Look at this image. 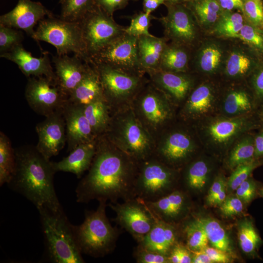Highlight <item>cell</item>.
<instances>
[{"label": "cell", "mask_w": 263, "mask_h": 263, "mask_svg": "<svg viewBox=\"0 0 263 263\" xmlns=\"http://www.w3.org/2000/svg\"><path fill=\"white\" fill-rule=\"evenodd\" d=\"M76 55L52 56L55 68L56 83L68 97L85 77L89 63Z\"/></svg>", "instance_id": "2e32d148"}, {"label": "cell", "mask_w": 263, "mask_h": 263, "mask_svg": "<svg viewBox=\"0 0 263 263\" xmlns=\"http://www.w3.org/2000/svg\"><path fill=\"white\" fill-rule=\"evenodd\" d=\"M165 4L168 14L161 20L166 35L179 43L192 42L196 37V28L191 11L184 3Z\"/></svg>", "instance_id": "4fadbf2b"}, {"label": "cell", "mask_w": 263, "mask_h": 263, "mask_svg": "<svg viewBox=\"0 0 263 263\" xmlns=\"http://www.w3.org/2000/svg\"><path fill=\"white\" fill-rule=\"evenodd\" d=\"M222 57V53L220 48L215 45H208L200 54L199 66L206 73L213 72L219 67Z\"/></svg>", "instance_id": "60d3db41"}, {"label": "cell", "mask_w": 263, "mask_h": 263, "mask_svg": "<svg viewBox=\"0 0 263 263\" xmlns=\"http://www.w3.org/2000/svg\"><path fill=\"white\" fill-rule=\"evenodd\" d=\"M15 168L10 188L32 203L37 208L44 207L57 211L62 207L54 185L56 172L52 162L45 158L36 146L26 145L15 150Z\"/></svg>", "instance_id": "7a4b0ae2"}, {"label": "cell", "mask_w": 263, "mask_h": 263, "mask_svg": "<svg viewBox=\"0 0 263 263\" xmlns=\"http://www.w3.org/2000/svg\"><path fill=\"white\" fill-rule=\"evenodd\" d=\"M244 18L243 14L237 12H223L215 24V30L218 34L235 38L244 24Z\"/></svg>", "instance_id": "e575fe53"}, {"label": "cell", "mask_w": 263, "mask_h": 263, "mask_svg": "<svg viewBox=\"0 0 263 263\" xmlns=\"http://www.w3.org/2000/svg\"><path fill=\"white\" fill-rule=\"evenodd\" d=\"M31 38L53 45L58 56L73 52L86 60L79 21H69L54 15L48 17L39 21Z\"/></svg>", "instance_id": "5b68a950"}, {"label": "cell", "mask_w": 263, "mask_h": 263, "mask_svg": "<svg viewBox=\"0 0 263 263\" xmlns=\"http://www.w3.org/2000/svg\"><path fill=\"white\" fill-rule=\"evenodd\" d=\"M28 78L25 97L34 111L47 117L63 110L68 97L55 81L44 76Z\"/></svg>", "instance_id": "ba28073f"}, {"label": "cell", "mask_w": 263, "mask_h": 263, "mask_svg": "<svg viewBox=\"0 0 263 263\" xmlns=\"http://www.w3.org/2000/svg\"><path fill=\"white\" fill-rule=\"evenodd\" d=\"M225 198V187L207 203L211 206H220Z\"/></svg>", "instance_id": "91938a15"}, {"label": "cell", "mask_w": 263, "mask_h": 263, "mask_svg": "<svg viewBox=\"0 0 263 263\" xmlns=\"http://www.w3.org/2000/svg\"><path fill=\"white\" fill-rule=\"evenodd\" d=\"M201 24H216L223 11L217 0H189L183 3Z\"/></svg>", "instance_id": "4316f807"}, {"label": "cell", "mask_w": 263, "mask_h": 263, "mask_svg": "<svg viewBox=\"0 0 263 263\" xmlns=\"http://www.w3.org/2000/svg\"><path fill=\"white\" fill-rule=\"evenodd\" d=\"M192 263H213L208 255L204 249L193 252Z\"/></svg>", "instance_id": "9f6ffc18"}, {"label": "cell", "mask_w": 263, "mask_h": 263, "mask_svg": "<svg viewBox=\"0 0 263 263\" xmlns=\"http://www.w3.org/2000/svg\"><path fill=\"white\" fill-rule=\"evenodd\" d=\"M144 202L157 219L171 224L187 209L186 196L177 189L156 201Z\"/></svg>", "instance_id": "7402d4cb"}, {"label": "cell", "mask_w": 263, "mask_h": 263, "mask_svg": "<svg viewBox=\"0 0 263 263\" xmlns=\"http://www.w3.org/2000/svg\"><path fill=\"white\" fill-rule=\"evenodd\" d=\"M97 147L88 174L76 188L77 202L96 200L115 203L135 198L138 161L106 145Z\"/></svg>", "instance_id": "6da1fadb"}, {"label": "cell", "mask_w": 263, "mask_h": 263, "mask_svg": "<svg viewBox=\"0 0 263 263\" xmlns=\"http://www.w3.org/2000/svg\"><path fill=\"white\" fill-rule=\"evenodd\" d=\"M221 212L226 216H231L241 213L243 209V202L237 196L226 198L220 205Z\"/></svg>", "instance_id": "c3c4849f"}, {"label": "cell", "mask_w": 263, "mask_h": 263, "mask_svg": "<svg viewBox=\"0 0 263 263\" xmlns=\"http://www.w3.org/2000/svg\"><path fill=\"white\" fill-rule=\"evenodd\" d=\"M213 263H226L230 262L227 253L215 247L206 246L203 249Z\"/></svg>", "instance_id": "816d5d0a"}, {"label": "cell", "mask_w": 263, "mask_h": 263, "mask_svg": "<svg viewBox=\"0 0 263 263\" xmlns=\"http://www.w3.org/2000/svg\"><path fill=\"white\" fill-rule=\"evenodd\" d=\"M251 66V60L247 56L241 52H234L227 59L226 73L231 77L240 76L245 74Z\"/></svg>", "instance_id": "ab89813d"}, {"label": "cell", "mask_w": 263, "mask_h": 263, "mask_svg": "<svg viewBox=\"0 0 263 263\" xmlns=\"http://www.w3.org/2000/svg\"><path fill=\"white\" fill-rule=\"evenodd\" d=\"M15 153L9 138L0 132V186L11 180L15 168Z\"/></svg>", "instance_id": "f546056e"}, {"label": "cell", "mask_w": 263, "mask_h": 263, "mask_svg": "<svg viewBox=\"0 0 263 263\" xmlns=\"http://www.w3.org/2000/svg\"><path fill=\"white\" fill-rule=\"evenodd\" d=\"M254 161L240 165L235 168L227 182V187L230 190H235L244 181L248 178L253 170L258 166Z\"/></svg>", "instance_id": "f6af8a7d"}, {"label": "cell", "mask_w": 263, "mask_h": 263, "mask_svg": "<svg viewBox=\"0 0 263 263\" xmlns=\"http://www.w3.org/2000/svg\"><path fill=\"white\" fill-rule=\"evenodd\" d=\"M107 205L116 213L114 220L138 243L147 235L157 220L145 203L137 198L122 203H109Z\"/></svg>", "instance_id": "9c48e42d"}, {"label": "cell", "mask_w": 263, "mask_h": 263, "mask_svg": "<svg viewBox=\"0 0 263 263\" xmlns=\"http://www.w3.org/2000/svg\"><path fill=\"white\" fill-rule=\"evenodd\" d=\"M176 230L173 225L157 219L138 245L168 256L171 248L178 243Z\"/></svg>", "instance_id": "ffe728a7"}, {"label": "cell", "mask_w": 263, "mask_h": 263, "mask_svg": "<svg viewBox=\"0 0 263 263\" xmlns=\"http://www.w3.org/2000/svg\"><path fill=\"white\" fill-rule=\"evenodd\" d=\"M167 0H143L144 12L149 14L156 9L161 4H165Z\"/></svg>", "instance_id": "11a10c76"}, {"label": "cell", "mask_w": 263, "mask_h": 263, "mask_svg": "<svg viewBox=\"0 0 263 263\" xmlns=\"http://www.w3.org/2000/svg\"><path fill=\"white\" fill-rule=\"evenodd\" d=\"M223 108L226 114L238 115L248 112L251 108V103L245 92L236 90L227 95L224 100Z\"/></svg>", "instance_id": "8d00e7d4"}, {"label": "cell", "mask_w": 263, "mask_h": 263, "mask_svg": "<svg viewBox=\"0 0 263 263\" xmlns=\"http://www.w3.org/2000/svg\"><path fill=\"white\" fill-rule=\"evenodd\" d=\"M60 0H59V1H60Z\"/></svg>", "instance_id": "be15d7a7"}, {"label": "cell", "mask_w": 263, "mask_h": 263, "mask_svg": "<svg viewBox=\"0 0 263 263\" xmlns=\"http://www.w3.org/2000/svg\"><path fill=\"white\" fill-rule=\"evenodd\" d=\"M66 128L68 150L78 145L94 141L95 135L86 117L83 107L66 102L63 109Z\"/></svg>", "instance_id": "ac0fdd59"}, {"label": "cell", "mask_w": 263, "mask_h": 263, "mask_svg": "<svg viewBox=\"0 0 263 263\" xmlns=\"http://www.w3.org/2000/svg\"><path fill=\"white\" fill-rule=\"evenodd\" d=\"M254 86L257 94L263 96V69L256 75L254 79Z\"/></svg>", "instance_id": "6f0895ef"}, {"label": "cell", "mask_w": 263, "mask_h": 263, "mask_svg": "<svg viewBox=\"0 0 263 263\" xmlns=\"http://www.w3.org/2000/svg\"><path fill=\"white\" fill-rule=\"evenodd\" d=\"M0 56L16 63L28 78L44 76L56 82L55 72L47 54L38 58L33 56L21 44L8 52L0 54Z\"/></svg>", "instance_id": "e0dca14e"}, {"label": "cell", "mask_w": 263, "mask_h": 263, "mask_svg": "<svg viewBox=\"0 0 263 263\" xmlns=\"http://www.w3.org/2000/svg\"><path fill=\"white\" fill-rule=\"evenodd\" d=\"M194 143L191 138L182 132H175L166 139L159 151L162 162L175 163L183 161L192 152Z\"/></svg>", "instance_id": "cb8c5ba5"}, {"label": "cell", "mask_w": 263, "mask_h": 263, "mask_svg": "<svg viewBox=\"0 0 263 263\" xmlns=\"http://www.w3.org/2000/svg\"><path fill=\"white\" fill-rule=\"evenodd\" d=\"M106 103L105 99L102 98L83 107L84 113L95 136L107 127L109 119Z\"/></svg>", "instance_id": "4dcf8cb0"}, {"label": "cell", "mask_w": 263, "mask_h": 263, "mask_svg": "<svg viewBox=\"0 0 263 263\" xmlns=\"http://www.w3.org/2000/svg\"><path fill=\"white\" fill-rule=\"evenodd\" d=\"M52 16V13L39 1L18 0L11 11L0 16V24L23 30L32 37L35 25L46 16Z\"/></svg>", "instance_id": "7c38bea8"}, {"label": "cell", "mask_w": 263, "mask_h": 263, "mask_svg": "<svg viewBox=\"0 0 263 263\" xmlns=\"http://www.w3.org/2000/svg\"><path fill=\"white\" fill-rule=\"evenodd\" d=\"M87 62L107 44L118 37L125 29L97 5L80 20Z\"/></svg>", "instance_id": "52a82bcc"}, {"label": "cell", "mask_w": 263, "mask_h": 263, "mask_svg": "<svg viewBox=\"0 0 263 263\" xmlns=\"http://www.w3.org/2000/svg\"><path fill=\"white\" fill-rule=\"evenodd\" d=\"M225 186L226 183L225 178L223 176L217 177L208 191L207 197V202L210 201Z\"/></svg>", "instance_id": "db71d44e"}, {"label": "cell", "mask_w": 263, "mask_h": 263, "mask_svg": "<svg viewBox=\"0 0 263 263\" xmlns=\"http://www.w3.org/2000/svg\"><path fill=\"white\" fill-rule=\"evenodd\" d=\"M256 185L254 181L247 179L236 189V195L242 202L249 203L254 197Z\"/></svg>", "instance_id": "681fc988"}, {"label": "cell", "mask_w": 263, "mask_h": 263, "mask_svg": "<svg viewBox=\"0 0 263 263\" xmlns=\"http://www.w3.org/2000/svg\"><path fill=\"white\" fill-rule=\"evenodd\" d=\"M104 97L98 72L89 63L85 77L69 95L67 102L84 107Z\"/></svg>", "instance_id": "603a6c76"}, {"label": "cell", "mask_w": 263, "mask_h": 263, "mask_svg": "<svg viewBox=\"0 0 263 263\" xmlns=\"http://www.w3.org/2000/svg\"><path fill=\"white\" fill-rule=\"evenodd\" d=\"M133 256L138 263H169L168 256L138 245L134 250Z\"/></svg>", "instance_id": "7dc6e473"}, {"label": "cell", "mask_w": 263, "mask_h": 263, "mask_svg": "<svg viewBox=\"0 0 263 263\" xmlns=\"http://www.w3.org/2000/svg\"><path fill=\"white\" fill-rule=\"evenodd\" d=\"M213 101L211 88L207 85H201L195 89L189 97L186 104V111L190 116L202 115L210 110Z\"/></svg>", "instance_id": "83f0119b"}, {"label": "cell", "mask_w": 263, "mask_h": 263, "mask_svg": "<svg viewBox=\"0 0 263 263\" xmlns=\"http://www.w3.org/2000/svg\"><path fill=\"white\" fill-rule=\"evenodd\" d=\"M184 232L187 247L192 253L201 250L207 246L208 240L206 233L196 219L185 225Z\"/></svg>", "instance_id": "d590c367"}, {"label": "cell", "mask_w": 263, "mask_h": 263, "mask_svg": "<svg viewBox=\"0 0 263 263\" xmlns=\"http://www.w3.org/2000/svg\"><path fill=\"white\" fill-rule=\"evenodd\" d=\"M238 237L240 246L246 253L254 251L261 239L252 223L248 220L242 222L239 228Z\"/></svg>", "instance_id": "f35d334b"}, {"label": "cell", "mask_w": 263, "mask_h": 263, "mask_svg": "<svg viewBox=\"0 0 263 263\" xmlns=\"http://www.w3.org/2000/svg\"><path fill=\"white\" fill-rule=\"evenodd\" d=\"M138 167L134 185L135 198L156 201L172 192L173 171L159 159H146Z\"/></svg>", "instance_id": "8992f818"}, {"label": "cell", "mask_w": 263, "mask_h": 263, "mask_svg": "<svg viewBox=\"0 0 263 263\" xmlns=\"http://www.w3.org/2000/svg\"><path fill=\"white\" fill-rule=\"evenodd\" d=\"M261 194L263 196V189L261 190Z\"/></svg>", "instance_id": "6125c7cd"}, {"label": "cell", "mask_w": 263, "mask_h": 263, "mask_svg": "<svg viewBox=\"0 0 263 263\" xmlns=\"http://www.w3.org/2000/svg\"><path fill=\"white\" fill-rule=\"evenodd\" d=\"M195 219L204 228L208 241L214 247L226 253L231 251L229 238L217 221L210 218H197Z\"/></svg>", "instance_id": "f1b7e54d"}, {"label": "cell", "mask_w": 263, "mask_h": 263, "mask_svg": "<svg viewBox=\"0 0 263 263\" xmlns=\"http://www.w3.org/2000/svg\"><path fill=\"white\" fill-rule=\"evenodd\" d=\"M129 0H95V4L109 16L118 9L122 8L127 4Z\"/></svg>", "instance_id": "f907efd6"}, {"label": "cell", "mask_w": 263, "mask_h": 263, "mask_svg": "<svg viewBox=\"0 0 263 263\" xmlns=\"http://www.w3.org/2000/svg\"><path fill=\"white\" fill-rule=\"evenodd\" d=\"M189 0H167L166 2H169V3H183L187 1H188Z\"/></svg>", "instance_id": "94428289"}, {"label": "cell", "mask_w": 263, "mask_h": 263, "mask_svg": "<svg viewBox=\"0 0 263 263\" xmlns=\"http://www.w3.org/2000/svg\"><path fill=\"white\" fill-rule=\"evenodd\" d=\"M248 126L249 123L244 117L219 118L208 123L206 132L213 144L225 146L245 131Z\"/></svg>", "instance_id": "d6986e66"}, {"label": "cell", "mask_w": 263, "mask_h": 263, "mask_svg": "<svg viewBox=\"0 0 263 263\" xmlns=\"http://www.w3.org/2000/svg\"><path fill=\"white\" fill-rule=\"evenodd\" d=\"M140 108L144 117L154 126L162 124L169 116V111L166 102L156 92H149L143 96Z\"/></svg>", "instance_id": "d4e9b609"}, {"label": "cell", "mask_w": 263, "mask_h": 263, "mask_svg": "<svg viewBox=\"0 0 263 263\" xmlns=\"http://www.w3.org/2000/svg\"><path fill=\"white\" fill-rule=\"evenodd\" d=\"M96 69L101 82L103 95L107 98H117L132 93L139 85V79L123 70L90 63Z\"/></svg>", "instance_id": "9a60e30c"}, {"label": "cell", "mask_w": 263, "mask_h": 263, "mask_svg": "<svg viewBox=\"0 0 263 263\" xmlns=\"http://www.w3.org/2000/svg\"><path fill=\"white\" fill-rule=\"evenodd\" d=\"M95 152L94 141L83 143L76 146L61 161L52 162V165L56 172L73 173L80 178L84 172L89 169Z\"/></svg>", "instance_id": "44dd1931"}, {"label": "cell", "mask_w": 263, "mask_h": 263, "mask_svg": "<svg viewBox=\"0 0 263 263\" xmlns=\"http://www.w3.org/2000/svg\"><path fill=\"white\" fill-rule=\"evenodd\" d=\"M188 60V54L183 48L167 45L162 55L159 69L173 72L183 71L186 69Z\"/></svg>", "instance_id": "1f68e13d"}, {"label": "cell", "mask_w": 263, "mask_h": 263, "mask_svg": "<svg viewBox=\"0 0 263 263\" xmlns=\"http://www.w3.org/2000/svg\"><path fill=\"white\" fill-rule=\"evenodd\" d=\"M151 19V14L145 12L136 15L132 19L129 27L125 29V32L129 35L137 38L152 36L149 32Z\"/></svg>", "instance_id": "ee69618b"}, {"label": "cell", "mask_w": 263, "mask_h": 263, "mask_svg": "<svg viewBox=\"0 0 263 263\" xmlns=\"http://www.w3.org/2000/svg\"><path fill=\"white\" fill-rule=\"evenodd\" d=\"M24 36L20 30L0 24V54L10 51L22 44Z\"/></svg>", "instance_id": "b9f144b4"}, {"label": "cell", "mask_w": 263, "mask_h": 263, "mask_svg": "<svg viewBox=\"0 0 263 263\" xmlns=\"http://www.w3.org/2000/svg\"><path fill=\"white\" fill-rule=\"evenodd\" d=\"M119 134L124 153L138 162L149 158L150 146L148 136L133 116H128L122 120Z\"/></svg>", "instance_id": "5bb4252c"}, {"label": "cell", "mask_w": 263, "mask_h": 263, "mask_svg": "<svg viewBox=\"0 0 263 263\" xmlns=\"http://www.w3.org/2000/svg\"><path fill=\"white\" fill-rule=\"evenodd\" d=\"M107 205L106 201H99L96 210L85 211L81 224L73 225L76 241L82 254L103 257L114 249L120 232L116 227L112 226L106 216Z\"/></svg>", "instance_id": "277c9868"}, {"label": "cell", "mask_w": 263, "mask_h": 263, "mask_svg": "<svg viewBox=\"0 0 263 263\" xmlns=\"http://www.w3.org/2000/svg\"><path fill=\"white\" fill-rule=\"evenodd\" d=\"M254 156V139L246 136L239 140L231 150L227 164L230 168L235 169L240 165L253 161Z\"/></svg>", "instance_id": "836d02e7"}, {"label": "cell", "mask_w": 263, "mask_h": 263, "mask_svg": "<svg viewBox=\"0 0 263 263\" xmlns=\"http://www.w3.org/2000/svg\"><path fill=\"white\" fill-rule=\"evenodd\" d=\"M154 80L158 85L177 99L183 98L191 86L189 79L173 72H157L154 76Z\"/></svg>", "instance_id": "484cf974"}, {"label": "cell", "mask_w": 263, "mask_h": 263, "mask_svg": "<svg viewBox=\"0 0 263 263\" xmlns=\"http://www.w3.org/2000/svg\"><path fill=\"white\" fill-rule=\"evenodd\" d=\"M244 0H217L221 9L225 11H231L235 10L242 12Z\"/></svg>", "instance_id": "f5cc1de1"}, {"label": "cell", "mask_w": 263, "mask_h": 263, "mask_svg": "<svg viewBox=\"0 0 263 263\" xmlns=\"http://www.w3.org/2000/svg\"><path fill=\"white\" fill-rule=\"evenodd\" d=\"M59 17L69 21H79L95 5V0H61Z\"/></svg>", "instance_id": "d6a6232c"}, {"label": "cell", "mask_w": 263, "mask_h": 263, "mask_svg": "<svg viewBox=\"0 0 263 263\" xmlns=\"http://www.w3.org/2000/svg\"><path fill=\"white\" fill-rule=\"evenodd\" d=\"M255 156H263V131L258 134L254 139Z\"/></svg>", "instance_id": "680465c9"}, {"label": "cell", "mask_w": 263, "mask_h": 263, "mask_svg": "<svg viewBox=\"0 0 263 263\" xmlns=\"http://www.w3.org/2000/svg\"><path fill=\"white\" fill-rule=\"evenodd\" d=\"M39 212L45 244V256L53 263L85 262L77 245L73 225L69 221L61 207L57 211L44 207Z\"/></svg>", "instance_id": "3957f363"}, {"label": "cell", "mask_w": 263, "mask_h": 263, "mask_svg": "<svg viewBox=\"0 0 263 263\" xmlns=\"http://www.w3.org/2000/svg\"><path fill=\"white\" fill-rule=\"evenodd\" d=\"M242 14L251 24L263 27V2L262 0H244Z\"/></svg>", "instance_id": "7bdbcfd3"}, {"label": "cell", "mask_w": 263, "mask_h": 263, "mask_svg": "<svg viewBox=\"0 0 263 263\" xmlns=\"http://www.w3.org/2000/svg\"><path fill=\"white\" fill-rule=\"evenodd\" d=\"M235 38L256 48H263V35L252 24H244Z\"/></svg>", "instance_id": "bcb514c9"}, {"label": "cell", "mask_w": 263, "mask_h": 263, "mask_svg": "<svg viewBox=\"0 0 263 263\" xmlns=\"http://www.w3.org/2000/svg\"><path fill=\"white\" fill-rule=\"evenodd\" d=\"M208 167L204 161H197L188 168L186 176V184L193 190H200L206 185L208 173Z\"/></svg>", "instance_id": "74e56055"}, {"label": "cell", "mask_w": 263, "mask_h": 263, "mask_svg": "<svg viewBox=\"0 0 263 263\" xmlns=\"http://www.w3.org/2000/svg\"><path fill=\"white\" fill-rule=\"evenodd\" d=\"M38 135L36 148L47 159L57 155L67 142L66 128L63 110L45 117L36 126Z\"/></svg>", "instance_id": "8fae6325"}, {"label": "cell", "mask_w": 263, "mask_h": 263, "mask_svg": "<svg viewBox=\"0 0 263 263\" xmlns=\"http://www.w3.org/2000/svg\"><path fill=\"white\" fill-rule=\"evenodd\" d=\"M138 38L125 32L89 58L88 62L124 70L142 68L138 53Z\"/></svg>", "instance_id": "30bf717a"}]
</instances>
